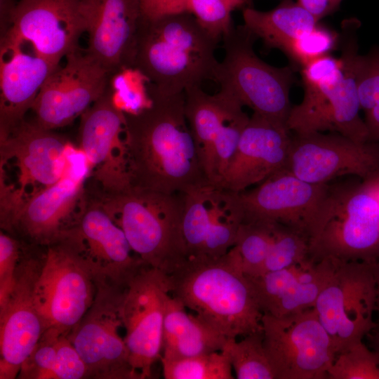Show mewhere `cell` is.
<instances>
[{
  "label": "cell",
  "instance_id": "obj_16",
  "mask_svg": "<svg viewBox=\"0 0 379 379\" xmlns=\"http://www.w3.org/2000/svg\"><path fill=\"white\" fill-rule=\"evenodd\" d=\"M286 170L313 184L344 176L367 180L379 174V142L335 133H293Z\"/></svg>",
  "mask_w": 379,
  "mask_h": 379
},
{
  "label": "cell",
  "instance_id": "obj_46",
  "mask_svg": "<svg viewBox=\"0 0 379 379\" xmlns=\"http://www.w3.org/2000/svg\"><path fill=\"white\" fill-rule=\"evenodd\" d=\"M234 9L244 7L247 4L246 0H229Z\"/></svg>",
  "mask_w": 379,
  "mask_h": 379
},
{
  "label": "cell",
  "instance_id": "obj_20",
  "mask_svg": "<svg viewBox=\"0 0 379 379\" xmlns=\"http://www.w3.org/2000/svg\"><path fill=\"white\" fill-rule=\"evenodd\" d=\"M42 264L21 256L15 286L0 305V379H14L45 331L34 303V291Z\"/></svg>",
  "mask_w": 379,
  "mask_h": 379
},
{
  "label": "cell",
  "instance_id": "obj_44",
  "mask_svg": "<svg viewBox=\"0 0 379 379\" xmlns=\"http://www.w3.org/2000/svg\"><path fill=\"white\" fill-rule=\"evenodd\" d=\"M378 324V323H377ZM371 349L379 356V324L367 334Z\"/></svg>",
  "mask_w": 379,
  "mask_h": 379
},
{
  "label": "cell",
  "instance_id": "obj_35",
  "mask_svg": "<svg viewBox=\"0 0 379 379\" xmlns=\"http://www.w3.org/2000/svg\"><path fill=\"white\" fill-rule=\"evenodd\" d=\"M149 81L138 68L125 67L112 75L109 80L112 102L126 114H137L152 104L149 92Z\"/></svg>",
  "mask_w": 379,
  "mask_h": 379
},
{
  "label": "cell",
  "instance_id": "obj_10",
  "mask_svg": "<svg viewBox=\"0 0 379 379\" xmlns=\"http://www.w3.org/2000/svg\"><path fill=\"white\" fill-rule=\"evenodd\" d=\"M314 309L338 354L362 341L378 324L373 321L376 286L373 262L334 258L333 270Z\"/></svg>",
  "mask_w": 379,
  "mask_h": 379
},
{
  "label": "cell",
  "instance_id": "obj_40",
  "mask_svg": "<svg viewBox=\"0 0 379 379\" xmlns=\"http://www.w3.org/2000/svg\"><path fill=\"white\" fill-rule=\"evenodd\" d=\"M59 332L47 329L36 345L23 361L18 378L55 379L58 364L57 340Z\"/></svg>",
  "mask_w": 379,
  "mask_h": 379
},
{
  "label": "cell",
  "instance_id": "obj_38",
  "mask_svg": "<svg viewBox=\"0 0 379 379\" xmlns=\"http://www.w3.org/2000/svg\"><path fill=\"white\" fill-rule=\"evenodd\" d=\"M331 379H379V356L363 340L339 353L328 371Z\"/></svg>",
  "mask_w": 379,
  "mask_h": 379
},
{
  "label": "cell",
  "instance_id": "obj_2",
  "mask_svg": "<svg viewBox=\"0 0 379 379\" xmlns=\"http://www.w3.org/2000/svg\"><path fill=\"white\" fill-rule=\"evenodd\" d=\"M220 39L188 13L141 15L136 34L133 67L159 92L171 95L214 80Z\"/></svg>",
  "mask_w": 379,
  "mask_h": 379
},
{
  "label": "cell",
  "instance_id": "obj_28",
  "mask_svg": "<svg viewBox=\"0 0 379 379\" xmlns=\"http://www.w3.org/2000/svg\"><path fill=\"white\" fill-rule=\"evenodd\" d=\"M220 185L206 182L182 193L181 232L186 261L201 259Z\"/></svg>",
  "mask_w": 379,
  "mask_h": 379
},
{
  "label": "cell",
  "instance_id": "obj_21",
  "mask_svg": "<svg viewBox=\"0 0 379 379\" xmlns=\"http://www.w3.org/2000/svg\"><path fill=\"white\" fill-rule=\"evenodd\" d=\"M292 134L287 125L253 113L218 185L241 192L285 170Z\"/></svg>",
  "mask_w": 379,
  "mask_h": 379
},
{
  "label": "cell",
  "instance_id": "obj_7",
  "mask_svg": "<svg viewBox=\"0 0 379 379\" xmlns=\"http://www.w3.org/2000/svg\"><path fill=\"white\" fill-rule=\"evenodd\" d=\"M256 39L244 25L226 34L222 39L224 58L218 65L214 81L221 91L253 113L287 125L293 71L290 67H273L258 58L253 50Z\"/></svg>",
  "mask_w": 379,
  "mask_h": 379
},
{
  "label": "cell",
  "instance_id": "obj_18",
  "mask_svg": "<svg viewBox=\"0 0 379 379\" xmlns=\"http://www.w3.org/2000/svg\"><path fill=\"white\" fill-rule=\"evenodd\" d=\"M41 88L32 109L34 121L55 130L81 117L105 93L111 76L79 48L65 57Z\"/></svg>",
  "mask_w": 379,
  "mask_h": 379
},
{
  "label": "cell",
  "instance_id": "obj_8",
  "mask_svg": "<svg viewBox=\"0 0 379 379\" xmlns=\"http://www.w3.org/2000/svg\"><path fill=\"white\" fill-rule=\"evenodd\" d=\"M47 246L34 295L45 331L68 335L91 306L96 278L77 249L58 237Z\"/></svg>",
  "mask_w": 379,
  "mask_h": 379
},
{
  "label": "cell",
  "instance_id": "obj_33",
  "mask_svg": "<svg viewBox=\"0 0 379 379\" xmlns=\"http://www.w3.org/2000/svg\"><path fill=\"white\" fill-rule=\"evenodd\" d=\"M228 357L237 379H277L264 345L262 330L229 338L222 350Z\"/></svg>",
  "mask_w": 379,
  "mask_h": 379
},
{
  "label": "cell",
  "instance_id": "obj_23",
  "mask_svg": "<svg viewBox=\"0 0 379 379\" xmlns=\"http://www.w3.org/2000/svg\"><path fill=\"white\" fill-rule=\"evenodd\" d=\"M88 34L86 52L112 77L133 67L141 0H82Z\"/></svg>",
  "mask_w": 379,
  "mask_h": 379
},
{
  "label": "cell",
  "instance_id": "obj_26",
  "mask_svg": "<svg viewBox=\"0 0 379 379\" xmlns=\"http://www.w3.org/2000/svg\"><path fill=\"white\" fill-rule=\"evenodd\" d=\"M234 100L220 90L210 95L194 85L185 91V115L208 181L215 183L214 143L227 109ZM216 184V183H215Z\"/></svg>",
  "mask_w": 379,
  "mask_h": 379
},
{
  "label": "cell",
  "instance_id": "obj_3",
  "mask_svg": "<svg viewBox=\"0 0 379 379\" xmlns=\"http://www.w3.org/2000/svg\"><path fill=\"white\" fill-rule=\"evenodd\" d=\"M168 276L171 295L227 338L262 330L251 283L227 254L187 260Z\"/></svg>",
  "mask_w": 379,
  "mask_h": 379
},
{
  "label": "cell",
  "instance_id": "obj_4",
  "mask_svg": "<svg viewBox=\"0 0 379 379\" xmlns=\"http://www.w3.org/2000/svg\"><path fill=\"white\" fill-rule=\"evenodd\" d=\"M353 36L340 58L326 55L301 67L303 98L292 106L287 121L293 133L328 131L358 142L370 141L359 115L357 74L361 55Z\"/></svg>",
  "mask_w": 379,
  "mask_h": 379
},
{
  "label": "cell",
  "instance_id": "obj_41",
  "mask_svg": "<svg viewBox=\"0 0 379 379\" xmlns=\"http://www.w3.org/2000/svg\"><path fill=\"white\" fill-rule=\"evenodd\" d=\"M338 35L320 25L291 42L282 51L302 67L310 62L328 55L338 44Z\"/></svg>",
  "mask_w": 379,
  "mask_h": 379
},
{
  "label": "cell",
  "instance_id": "obj_14",
  "mask_svg": "<svg viewBox=\"0 0 379 379\" xmlns=\"http://www.w3.org/2000/svg\"><path fill=\"white\" fill-rule=\"evenodd\" d=\"M171 295L168 274L144 265L125 290L121 318L129 364L140 379L149 378L161 359L163 327Z\"/></svg>",
  "mask_w": 379,
  "mask_h": 379
},
{
  "label": "cell",
  "instance_id": "obj_5",
  "mask_svg": "<svg viewBox=\"0 0 379 379\" xmlns=\"http://www.w3.org/2000/svg\"><path fill=\"white\" fill-rule=\"evenodd\" d=\"M310 257L373 262L379 258V174L328 183L309 233Z\"/></svg>",
  "mask_w": 379,
  "mask_h": 379
},
{
  "label": "cell",
  "instance_id": "obj_17",
  "mask_svg": "<svg viewBox=\"0 0 379 379\" xmlns=\"http://www.w3.org/2000/svg\"><path fill=\"white\" fill-rule=\"evenodd\" d=\"M125 114L112 102L109 84L81 117L79 147L86 154L96 192L112 194L131 187L125 138Z\"/></svg>",
  "mask_w": 379,
  "mask_h": 379
},
{
  "label": "cell",
  "instance_id": "obj_45",
  "mask_svg": "<svg viewBox=\"0 0 379 379\" xmlns=\"http://www.w3.org/2000/svg\"><path fill=\"white\" fill-rule=\"evenodd\" d=\"M373 270L376 286V312L378 314V324H379V258L373 262Z\"/></svg>",
  "mask_w": 379,
  "mask_h": 379
},
{
  "label": "cell",
  "instance_id": "obj_31",
  "mask_svg": "<svg viewBox=\"0 0 379 379\" xmlns=\"http://www.w3.org/2000/svg\"><path fill=\"white\" fill-rule=\"evenodd\" d=\"M274 222L244 220L234 246L227 253L232 262L246 276H256L262 267L273 240Z\"/></svg>",
  "mask_w": 379,
  "mask_h": 379
},
{
  "label": "cell",
  "instance_id": "obj_11",
  "mask_svg": "<svg viewBox=\"0 0 379 379\" xmlns=\"http://www.w3.org/2000/svg\"><path fill=\"white\" fill-rule=\"evenodd\" d=\"M68 142L53 130L25 119L0 133V164L11 163L17 170L15 185L0 182L1 199L13 215L28 199L60 178Z\"/></svg>",
  "mask_w": 379,
  "mask_h": 379
},
{
  "label": "cell",
  "instance_id": "obj_32",
  "mask_svg": "<svg viewBox=\"0 0 379 379\" xmlns=\"http://www.w3.org/2000/svg\"><path fill=\"white\" fill-rule=\"evenodd\" d=\"M229 0H155L149 9L150 17L171 13H188L215 37L222 40L233 27Z\"/></svg>",
  "mask_w": 379,
  "mask_h": 379
},
{
  "label": "cell",
  "instance_id": "obj_27",
  "mask_svg": "<svg viewBox=\"0 0 379 379\" xmlns=\"http://www.w3.org/2000/svg\"><path fill=\"white\" fill-rule=\"evenodd\" d=\"M244 25L269 48L283 51L291 42L312 29L318 21L293 0H284L278 6L260 11L246 7Z\"/></svg>",
  "mask_w": 379,
  "mask_h": 379
},
{
  "label": "cell",
  "instance_id": "obj_22",
  "mask_svg": "<svg viewBox=\"0 0 379 379\" xmlns=\"http://www.w3.org/2000/svg\"><path fill=\"white\" fill-rule=\"evenodd\" d=\"M328 183L313 184L286 169L250 190L240 192L244 220L278 223L306 235L309 233Z\"/></svg>",
  "mask_w": 379,
  "mask_h": 379
},
{
  "label": "cell",
  "instance_id": "obj_13",
  "mask_svg": "<svg viewBox=\"0 0 379 379\" xmlns=\"http://www.w3.org/2000/svg\"><path fill=\"white\" fill-rule=\"evenodd\" d=\"M264 345L277 379H325L337 357L314 308L277 317L263 314Z\"/></svg>",
  "mask_w": 379,
  "mask_h": 379
},
{
  "label": "cell",
  "instance_id": "obj_19",
  "mask_svg": "<svg viewBox=\"0 0 379 379\" xmlns=\"http://www.w3.org/2000/svg\"><path fill=\"white\" fill-rule=\"evenodd\" d=\"M58 237L77 249L98 281L126 286L145 265L132 250L123 230L94 197H86L76 222Z\"/></svg>",
  "mask_w": 379,
  "mask_h": 379
},
{
  "label": "cell",
  "instance_id": "obj_30",
  "mask_svg": "<svg viewBox=\"0 0 379 379\" xmlns=\"http://www.w3.org/2000/svg\"><path fill=\"white\" fill-rule=\"evenodd\" d=\"M333 267L331 257L312 261L265 314L282 317L314 308Z\"/></svg>",
  "mask_w": 379,
  "mask_h": 379
},
{
  "label": "cell",
  "instance_id": "obj_25",
  "mask_svg": "<svg viewBox=\"0 0 379 379\" xmlns=\"http://www.w3.org/2000/svg\"><path fill=\"white\" fill-rule=\"evenodd\" d=\"M229 338L190 314L177 298L169 296L165 311L161 359L173 360L222 351Z\"/></svg>",
  "mask_w": 379,
  "mask_h": 379
},
{
  "label": "cell",
  "instance_id": "obj_36",
  "mask_svg": "<svg viewBox=\"0 0 379 379\" xmlns=\"http://www.w3.org/2000/svg\"><path fill=\"white\" fill-rule=\"evenodd\" d=\"M309 258L308 237L297 230L276 223L270 251L256 276L289 267Z\"/></svg>",
  "mask_w": 379,
  "mask_h": 379
},
{
  "label": "cell",
  "instance_id": "obj_12",
  "mask_svg": "<svg viewBox=\"0 0 379 379\" xmlns=\"http://www.w3.org/2000/svg\"><path fill=\"white\" fill-rule=\"evenodd\" d=\"M126 286L97 281L93 302L67 335L87 367L88 378L140 379L129 364L128 349L119 334Z\"/></svg>",
  "mask_w": 379,
  "mask_h": 379
},
{
  "label": "cell",
  "instance_id": "obj_37",
  "mask_svg": "<svg viewBox=\"0 0 379 379\" xmlns=\"http://www.w3.org/2000/svg\"><path fill=\"white\" fill-rule=\"evenodd\" d=\"M243 107L237 99L232 101L215 140L214 164L215 183L218 185L237 149L242 132L250 118Z\"/></svg>",
  "mask_w": 379,
  "mask_h": 379
},
{
  "label": "cell",
  "instance_id": "obj_29",
  "mask_svg": "<svg viewBox=\"0 0 379 379\" xmlns=\"http://www.w3.org/2000/svg\"><path fill=\"white\" fill-rule=\"evenodd\" d=\"M240 192L220 185L208 235L201 259H218L234 246L244 221Z\"/></svg>",
  "mask_w": 379,
  "mask_h": 379
},
{
  "label": "cell",
  "instance_id": "obj_47",
  "mask_svg": "<svg viewBox=\"0 0 379 379\" xmlns=\"http://www.w3.org/2000/svg\"><path fill=\"white\" fill-rule=\"evenodd\" d=\"M247 1V3H250L252 0H246Z\"/></svg>",
  "mask_w": 379,
  "mask_h": 379
},
{
  "label": "cell",
  "instance_id": "obj_39",
  "mask_svg": "<svg viewBox=\"0 0 379 379\" xmlns=\"http://www.w3.org/2000/svg\"><path fill=\"white\" fill-rule=\"evenodd\" d=\"M312 261L311 258L303 262L284 269L255 276H246L251 283L258 303L264 313L284 295L294 284L300 272Z\"/></svg>",
  "mask_w": 379,
  "mask_h": 379
},
{
  "label": "cell",
  "instance_id": "obj_1",
  "mask_svg": "<svg viewBox=\"0 0 379 379\" xmlns=\"http://www.w3.org/2000/svg\"><path fill=\"white\" fill-rule=\"evenodd\" d=\"M150 107L125 114L132 187L182 194L207 180L185 110V92L166 95L149 83Z\"/></svg>",
  "mask_w": 379,
  "mask_h": 379
},
{
  "label": "cell",
  "instance_id": "obj_42",
  "mask_svg": "<svg viewBox=\"0 0 379 379\" xmlns=\"http://www.w3.org/2000/svg\"><path fill=\"white\" fill-rule=\"evenodd\" d=\"M21 258L19 241L13 237L0 232V305L13 291L16 281V272Z\"/></svg>",
  "mask_w": 379,
  "mask_h": 379
},
{
  "label": "cell",
  "instance_id": "obj_9",
  "mask_svg": "<svg viewBox=\"0 0 379 379\" xmlns=\"http://www.w3.org/2000/svg\"><path fill=\"white\" fill-rule=\"evenodd\" d=\"M1 42L30 44L57 65L86 31L82 0H1Z\"/></svg>",
  "mask_w": 379,
  "mask_h": 379
},
{
  "label": "cell",
  "instance_id": "obj_15",
  "mask_svg": "<svg viewBox=\"0 0 379 379\" xmlns=\"http://www.w3.org/2000/svg\"><path fill=\"white\" fill-rule=\"evenodd\" d=\"M91 166L81 149L68 142L60 178L28 199L11 231L18 230L35 244L47 246L78 219L86 201L85 183Z\"/></svg>",
  "mask_w": 379,
  "mask_h": 379
},
{
  "label": "cell",
  "instance_id": "obj_6",
  "mask_svg": "<svg viewBox=\"0 0 379 379\" xmlns=\"http://www.w3.org/2000/svg\"><path fill=\"white\" fill-rule=\"evenodd\" d=\"M94 197L123 230L145 265L170 274L186 261L181 232L182 194L131 186L116 193L95 192Z\"/></svg>",
  "mask_w": 379,
  "mask_h": 379
},
{
  "label": "cell",
  "instance_id": "obj_43",
  "mask_svg": "<svg viewBox=\"0 0 379 379\" xmlns=\"http://www.w3.org/2000/svg\"><path fill=\"white\" fill-rule=\"evenodd\" d=\"M343 0H298L297 2L317 20L338 8Z\"/></svg>",
  "mask_w": 379,
  "mask_h": 379
},
{
  "label": "cell",
  "instance_id": "obj_34",
  "mask_svg": "<svg viewBox=\"0 0 379 379\" xmlns=\"http://www.w3.org/2000/svg\"><path fill=\"white\" fill-rule=\"evenodd\" d=\"M166 379H233L232 366L223 351L183 359H160Z\"/></svg>",
  "mask_w": 379,
  "mask_h": 379
},
{
  "label": "cell",
  "instance_id": "obj_24",
  "mask_svg": "<svg viewBox=\"0 0 379 379\" xmlns=\"http://www.w3.org/2000/svg\"><path fill=\"white\" fill-rule=\"evenodd\" d=\"M24 46L1 42L0 133L25 119L44 83L60 66L25 51Z\"/></svg>",
  "mask_w": 379,
  "mask_h": 379
}]
</instances>
